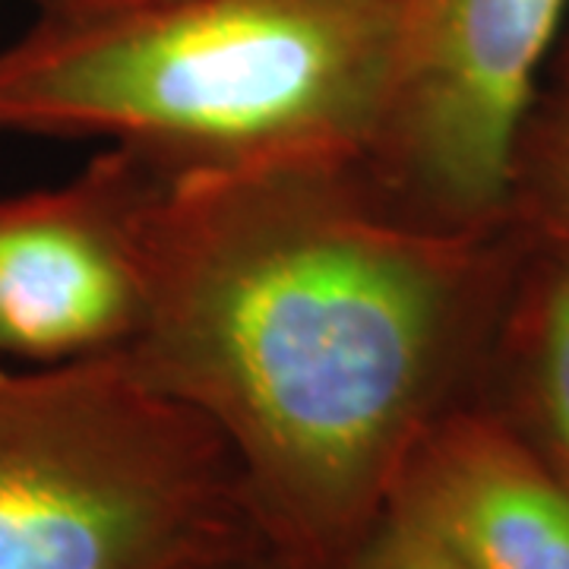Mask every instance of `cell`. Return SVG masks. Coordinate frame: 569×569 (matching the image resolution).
<instances>
[{
    "mask_svg": "<svg viewBox=\"0 0 569 569\" xmlns=\"http://www.w3.org/2000/svg\"><path fill=\"white\" fill-rule=\"evenodd\" d=\"M241 569H279V567H241Z\"/></svg>",
    "mask_w": 569,
    "mask_h": 569,
    "instance_id": "12",
    "label": "cell"
},
{
    "mask_svg": "<svg viewBox=\"0 0 569 569\" xmlns=\"http://www.w3.org/2000/svg\"><path fill=\"white\" fill-rule=\"evenodd\" d=\"M39 7V17H89V13H108L123 7H140L152 0H32Z\"/></svg>",
    "mask_w": 569,
    "mask_h": 569,
    "instance_id": "10",
    "label": "cell"
},
{
    "mask_svg": "<svg viewBox=\"0 0 569 569\" xmlns=\"http://www.w3.org/2000/svg\"><path fill=\"white\" fill-rule=\"evenodd\" d=\"M332 569H468L437 538L383 509V516Z\"/></svg>",
    "mask_w": 569,
    "mask_h": 569,
    "instance_id": "9",
    "label": "cell"
},
{
    "mask_svg": "<svg viewBox=\"0 0 569 569\" xmlns=\"http://www.w3.org/2000/svg\"><path fill=\"white\" fill-rule=\"evenodd\" d=\"M569 478V260L526 241L475 392Z\"/></svg>",
    "mask_w": 569,
    "mask_h": 569,
    "instance_id": "7",
    "label": "cell"
},
{
    "mask_svg": "<svg viewBox=\"0 0 569 569\" xmlns=\"http://www.w3.org/2000/svg\"><path fill=\"white\" fill-rule=\"evenodd\" d=\"M526 238L411 216L365 162L159 174L123 348L234 452L279 569H332L481 387Z\"/></svg>",
    "mask_w": 569,
    "mask_h": 569,
    "instance_id": "1",
    "label": "cell"
},
{
    "mask_svg": "<svg viewBox=\"0 0 569 569\" xmlns=\"http://www.w3.org/2000/svg\"><path fill=\"white\" fill-rule=\"evenodd\" d=\"M509 224L569 260V99L538 92L512 162Z\"/></svg>",
    "mask_w": 569,
    "mask_h": 569,
    "instance_id": "8",
    "label": "cell"
},
{
    "mask_svg": "<svg viewBox=\"0 0 569 569\" xmlns=\"http://www.w3.org/2000/svg\"><path fill=\"white\" fill-rule=\"evenodd\" d=\"M159 174L108 146L67 181L0 197V361L54 365L133 342Z\"/></svg>",
    "mask_w": 569,
    "mask_h": 569,
    "instance_id": "5",
    "label": "cell"
},
{
    "mask_svg": "<svg viewBox=\"0 0 569 569\" xmlns=\"http://www.w3.org/2000/svg\"><path fill=\"white\" fill-rule=\"evenodd\" d=\"M276 567L222 433L102 351L0 365V569Z\"/></svg>",
    "mask_w": 569,
    "mask_h": 569,
    "instance_id": "3",
    "label": "cell"
},
{
    "mask_svg": "<svg viewBox=\"0 0 569 569\" xmlns=\"http://www.w3.org/2000/svg\"><path fill=\"white\" fill-rule=\"evenodd\" d=\"M567 13L569 0H396L373 181L430 224L507 228L516 146Z\"/></svg>",
    "mask_w": 569,
    "mask_h": 569,
    "instance_id": "4",
    "label": "cell"
},
{
    "mask_svg": "<svg viewBox=\"0 0 569 569\" xmlns=\"http://www.w3.org/2000/svg\"><path fill=\"white\" fill-rule=\"evenodd\" d=\"M541 92L557 96V99H569V22L563 26V36L557 41L553 54H550L548 73L541 82Z\"/></svg>",
    "mask_w": 569,
    "mask_h": 569,
    "instance_id": "11",
    "label": "cell"
},
{
    "mask_svg": "<svg viewBox=\"0 0 569 569\" xmlns=\"http://www.w3.org/2000/svg\"><path fill=\"white\" fill-rule=\"evenodd\" d=\"M387 509L468 569H569V478L478 396L421 433Z\"/></svg>",
    "mask_w": 569,
    "mask_h": 569,
    "instance_id": "6",
    "label": "cell"
},
{
    "mask_svg": "<svg viewBox=\"0 0 569 569\" xmlns=\"http://www.w3.org/2000/svg\"><path fill=\"white\" fill-rule=\"evenodd\" d=\"M396 0H152L0 48V133L108 140L168 174L365 162Z\"/></svg>",
    "mask_w": 569,
    "mask_h": 569,
    "instance_id": "2",
    "label": "cell"
}]
</instances>
